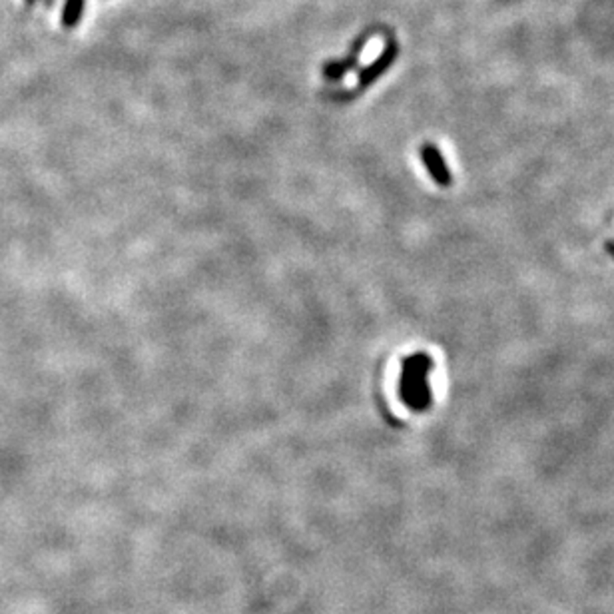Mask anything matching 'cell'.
Instances as JSON below:
<instances>
[{
  "instance_id": "cell-1",
  "label": "cell",
  "mask_w": 614,
  "mask_h": 614,
  "mask_svg": "<svg viewBox=\"0 0 614 614\" xmlns=\"http://www.w3.org/2000/svg\"><path fill=\"white\" fill-rule=\"evenodd\" d=\"M429 369L431 361L425 353L409 357L405 361L403 381H401V393L407 407L415 411H423L431 405V389H429Z\"/></svg>"
},
{
  "instance_id": "cell-2",
  "label": "cell",
  "mask_w": 614,
  "mask_h": 614,
  "mask_svg": "<svg viewBox=\"0 0 614 614\" xmlns=\"http://www.w3.org/2000/svg\"><path fill=\"white\" fill-rule=\"evenodd\" d=\"M421 158H423V163H425V168H427V172L431 173V178L435 180V182L439 183V186H451L453 182L451 170L447 168V163H445V160H443V156L437 146L435 144L423 146Z\"/></svg>"
},
{
  "instance_id": "cell-3",
  "label": "cell",
  "mask_w": 614,
  "mask_h": 614,
  "mask_svg": "<svg viewBox=\"0 0 614 614\" xmlns=\"http://www.w3.org/2000/svg\"><path fill=\"white\" fill-rule=\"evenodd\" d=\"M395 58H397V44H395V42H389V44L385 46L383 52L379 54V58L361 70V74H359V86H369V84L375 82L381 74H385L387 68L393 64Z\"/></svg>"
},
{
  "instance_id": "cell-4",
  "label": "cell",
  "mask_w": 614,
  "mask_h": 614,
  "mask_svg": "<svg viewBox=\"0 0 614 614\" xmlns=\"http://www.w3.org/2000/svg\"><path fill=\"white\" fill-rule=\"evenodd\" d=\"M361 46H363V40H359V44H357L356 49L351 50V54L347 56V60H343V62H333V64H327L326 68V76L327 78H341L343 74H346L347 70H351L353 68V64L357 62V58H359V50H361Z\"/></svg>"
},
{
  "instance_id": "cell-5",
  "label": "cell",
  "mask_w": 614,
  "mask_h": 614,
  "mask_svg": "<svg viewBox=\"0 0 614 614\" xmlns=\"http://www.w3.org/2000/svg\"><path fill=\"white\" fill-rule=\"evenodd\" d=\"M82 10H84V0H66L64 10H62V26L74 29L82 16Z\"/></svg>"
},
{
  "instance_id": "cell-6",
  "label": "cell",
  "mask_w": 614,
  "mask_h": 614,
  "mask_svg": "<svg viewBox=\"0 0 614 614\" xmlns=\"http://www.w3.org/2000/svg\"><path fill=\"white\" fill-rule=\"evenodd\" d=\"M606 250L610 251V253L614 256V241H608V243H606Z\"/></svg>"
},
{
  "instance_id": "cell-7",
  "label": "cell",
  "mask_w": 614,
  "mask_h": 614,
  "mask_svg": "<svg viewBox=\"0 0 614 614\" xmlns=\"http://www.w3.org/2000/svg\"><path fill=\"white\" fill-rule=\"evenodd\" d=\"M26 2H34V0H26Z\"/></svg>"
}]
</instances>
